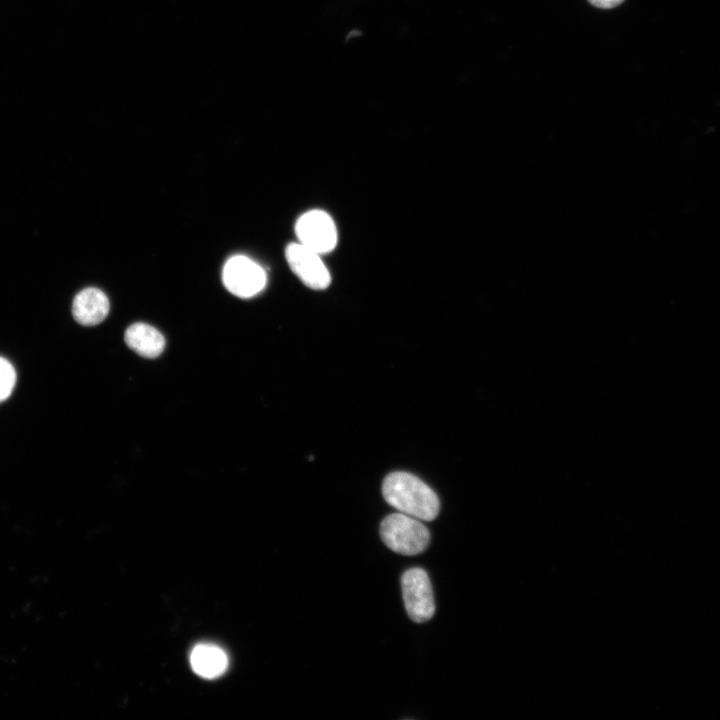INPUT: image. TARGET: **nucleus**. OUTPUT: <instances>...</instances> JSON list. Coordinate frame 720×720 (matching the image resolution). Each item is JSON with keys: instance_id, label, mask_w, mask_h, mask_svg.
Masks as SVG:
<instances>
[{"instance_id": "obj_1", "label": "nucleus", "mask_w": 720, "mask_h": 720, "mask_svg": "<svg viewBox=\"0 0 720 720\" xmlns=\"http://www.w3.org/2000/svg\"><path fill=\"white\" fill-rule=\"evenodd\" d=\"M382 494L389 505L419 520H433L439 513L440 503L436 493L410 473L389 474L383 481Z\"/></svg>"}, {"instance_id": "obj_2", "label": "nucleus", "mask_w": 720, "mask_h": 720, "mask_svg": "<svg viewBox=\"0 0 720 720\" xmlns=\"http://www.w3.org/2000/svg\"><path fill=\"white\" fill-rule=\"evenodd\" d=\"M380 536L389 549L408 556L423 552L430 543L427 527L419 519L401 512L382 520Z\"/></svg>"}, {"instance_id": "obj_3", "label": "nucleus", "mask_w": 720, "mask_h": 720, "mask_svg": "<svg viewBox=\"0 0 720 720\" xmlns=\"http://www.w3.org/2000/svg\"><path fill=\"white\" fill-rule=\"evenodd\" d=\"M403 601L408 616L416 623L431 619L435 603L430 579L425 570L415 567L401 577Z\"/></svg>"}, {"instance_id": "obj_4", "label": "nucleus", "mask_w": 720, "mask_h": 720, "mask_svg": "<svg viewBox=\"0 0 720 720\" xmlns=\"http://www.w3.org/2000/svg\"><path fill=\"white\" fill-rule=\"evenodd\" d=\"M264 269L250 258L236 255L227 260L223 268V283L234 295L249 298L266 285Z\"/></svg>"}, {"instance_id": "obj_5", "label": "nucleus", "mask_w": 720, "mask_h": 720, "mask_svg": "<svg viewBox=\"0 0 720 720\" xmlns=\"http://www.w3.org/2000/svg\"><path fill=\"white\" fill-rule=\"evenodd\" d=\"M298 242L325 254L337 244V229L332 218L322 210H310L299 217L295 225Z\"/></svg>"}, {"instance_id": "obj_6", "label": "nucleus", "mask_w": 720, "mask_h": 720, "mask_svg": "<svg viewBox=\"0 0 720 720\" xmlns=\"http://www.w3.org/2000/svg\"><path fill=\"white\" fill-rule=\"evenodd\" d=\"M285 256L291 270L306 286L312 289L329 286L331 276L321 254L296 242L287 246Z\"/></svg>"}, {"instance_id": "obj_7", "label": "nucleus", "mask_w": 720, "mask_h": 720, "mask_svg": "<svg viewBox=\"0 0 720 720\" xmlns=\"http://www.w3.org/2000/svg\"><path fill=\"white\" fill-rule=\"evenodd\" d=\"M109 312V300L98 288L89 287L81 290L72 303L75 320L84 326H94L102 322Z\"/></svg>"}, {"instance_id": "obj_8", "label": "nucleus", "mask_w": 720, "mask_h": 720, "mask_svg": "<svg viewBox=\"0 0 720 720\" xmlns=\"http://www.w3.org/2000/svg\"><path fill=\"white\" fill-rule=\"evenodd\" d=\"M124 339L129 348L146 358L159 356L165 347L163 335L153 326L142 322L129 326Z\"/></svg>"}, {"instance_id": "obj_9", "label": "nucleus", "mask_w": 720, "mask_h": 720, "mask_svg": "<svg viewBox=\"0 0 720 720\" xmlns=\"http://www.w3.org/2000/svg\"><path fill=\"white\" fill-rule=\"evenodd\" d=\"M190 663L198 675L211 679L225 672L228 658L226 653L215 645L199 644L191 652Z\"/></svg>"}, {"instance_id": "obj_10", "label": "nucleus", "mask_w": 720, "mask_h": 720, "mask_svg": "<svg viewBox=\"0 0 720 720\" xmlns=\"http://www.w3.org/2000/svg\"><path fill=\"white\" fill-rule=\"evenodd\" d=\"M16 382V373L12 364L0 357V402L12 393Z\"/></svg>"}, {"instance_id": "obj_11", "label": "nucleus", "mask_w": 720, "mask_h": 720, "mask_svg": "<svg viewBox=\"0 0 720 720\" xmlns=\"http://www.w3.org/2000/svg\"><path fill=\"white\" fill-rule=\"evenodd\" d=\"M592 5L603 8V9H610L614 8L618 5H620L624 0H588Z\"/></svg>"}]
</instances>
